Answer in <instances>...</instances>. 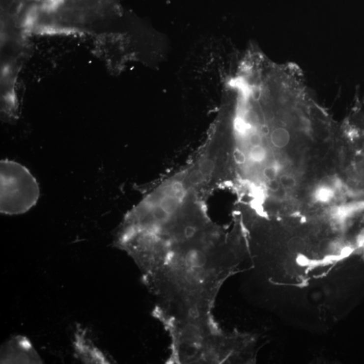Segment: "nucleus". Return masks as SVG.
<instances>
[{"instance_id":"1","label":"nucleus","mask_w":364,"mask_h":364,"mask_svg":"<svg viewBox=\"0 0 364 364\" xmlns=\"http://www.w3.org/2000/svg\"><path fill=\"white\" fill-rule=\"evenodd\" d=\"M121 15L118 0H35L32 24L38 34L112 33Z\"/></svg>"},{"instance_id":"2","label":"nucleus","mask_w":364,"mask_h":364,"mask_svg":"<svg viewBox=\"0 0 364 364\" xmlns=\"http://www.w3.org/2000/svg\"><path fill=\"white\" fill-rule=\"evenodd\" d=\"M30 33L27 0H1V112L10 120L19 116L16 81Z\"/></svg>"},{"instance_id":"3","label":"nucleus","mask_w":364,"mask_h":364,"mask_svg":"<svg viewBox=\"0 0 364 364\" xmlns=\"http://www.w3.org/2000/svg\"><path fill=\"white\" fill-rule=\"evenodd\" d=\"M0 211L8 215L27 213L37 204L39 184L29 170L16 161L0 163Z\"/></svg>"},{"instance_id":"4","label":"nucleus","mask_w":364,"mask_h":364,"mask_svg":"<svg viewBox=\"0 0 364 364\" xmlns=\"http://www.w3.org/2000/svg\"><path fill=\"white\" fill-rule=\"evenodd\" d=\"M1 363H41L28 339L17 336L8 342L1 351Z\"/></svg>"},{"instance_id":"5","label":"nucleus","mask_w":364,"mask_h":364,"mask_svg":"<svg viewBox=\"0 0 364 364\" xmlns=\"http://www.w3.org/2000/svg\"><path fill=\"white\" fill-rule=\"evenodd\" d=\"M77 347L79 354L82 357H84V360L90 362H97V363H105L104 356L101 354L100 351H96L95 347L86 343L84 340H82V338L80 337L79 335L77 338Z\"/></svg>"},{"instance_id":"6","label":"nucleus","mask_w":364,"mask_h":364,"mask_svg":"<svg viewBox=\"0 0 364 364\" xmlns=\"http://www.w3.org/2000/svg\"><path fill=\"white\" fill-rule=\"evenodd\" d=\"M271 139L273 145L276 147L282 148L289 143L290 135L287 130L282 128H278L273 130Z\"/></svg>"},{"instance_id":"7","label":"nucleus","mask_w":364,"mask_h":364,"mask_svg":"<svg viewBox=\"0 0 364 364\" xmlns=\"http://www.w3.org/2000/svg\"><path fill=\"white\" fill-rule=\"evenodd\" d=\"M180 200H179V199H177L176 197L174 196L168 195L162 197L161 200H159V202H157L160 204V205L162 206V207L164 208V209L166 210L168 213L173 214L176 211L177 208H178L179 204H180Z\"/></svg>"},{"instance_id":"8","label":"nucleus","mask_w":364,"mask_h":364,"mask_svg":"<svg viewBox=\"0 0 364 364\" xmlns=\"http://www.w3.org/2000/svg\"><path fill=\"white\" fill-rule=\"evenodd\" d=\"M215 169V164L210 159H204L199 164L198 170L204 176H209L213 173Z\"/></svg>"},{"instance_id":"9","label":"nucleus","mask_w":364,"mask_h":364,"mask_svg":"<svg viewBox=\"0 0 364 364\" xmlns=\"http://www.w3.org/2000/svg\"><path fill=\"white\" fill-rule=\"evenodd\" d=\"M250 157L253 161L260 162L265 158V149L261 145L252 146L250 152Z\"/></svg>"},{"instance_id":"10","label":"nucleus","mask_w":364,"mask_h":364,"mask_svg":"<svg viewBox=\"0 0 364 364\" xmlns=\"http://www.w3.org/2000/svg\"><path fill=\"white\" fill-rule=\"evenodd\" d=\"M171 190L173 195L180 201L184 198L185 190L184 184L180 182H175L171 184Z\"/></svg>"},{"instance_id":"11","label":"nucleus","mask_w":364,"mask_h":364,"mask_svg":"<svg viewBox=\"0 0 364 364\" xmlns=\"http://www.w3.org/2000/svg\"><path fill=\"white\" fill-rule=\"evenodd\" d=\"M333 192L327 188L318 190L316 194V198L320 201H327L332 197Z\"/></svg>"},{"instance_id":"12","label":"nucleus","mask_w":364,"mask_h":364,"mask_svg":"<svg viewBox=\"0 0 364 364\" xmlns=\"http://www.w3.org/2000/svg\"><path fill=\"white\" fill-rule=\"evenodd\" d=\"M203 177L204 175L198 169L195 170V171L190 173L189 176H188V180L191 184L197 185L200 184L203 180Z\"/></svg>"},{"instance_id":"13","label":"nucleus","mask_w":364,"mask_h":364,"mask_svg":"<svg viewBox=\"0 0 364 364\" xmlns=\"http://www.w3.org/2000/svg\"><path fill=\"white\" fill-rule=\"evenodd\" d=\"M280 186L285 188H291L296 185V180L293 177L288 175H282L280 179Z\"/></svg>"},{"instance_id":"14","label":"nucleus","mask_w":364,"mask_h":364,"mask_svg":"<svg viewBox=\"0 0 364 364\" xmlns=\"http://www.w3.org/2000/svg\"><path fill=\"white\" fill-rule=\"evenodd\" d=\"M355 177L360 181L364 182V163H358L354 166Z\"/></svg>"},{"instance_id":"15","label":"nucleus","mask_w":364,"mask_h":364,"mask_svg":"<svg viewBox=\"0 0 364 364\" xmlns=\"http://www.w3.org/2000/svg\"><path fill=\"white\" fill-rule=\"evenodd\" d=\"M263 174L268 181L276 180L277 175L276 168L272 166L267 167L264 169Z\"/></svg>"},{"instance_id":"16","label":"nucleus","mask_w":364,"mask_h":364,"mask_svg":"<svg viewBox=\"0 0 364 364\" xmlns=\"http://www.w3.org/2000/svg\"><path fill=\"white\" fill-rule=\"evenodd\" d=\"M233 159L236 164L239 165H243L245 164L246 161V157L245 154L243 153L241 150L236 148L233 153Z\"/></svg>"},{"instance_id":"17","label":"nucleus","mask_w":364,"mask_h":364,"mask_svg":"<svg viewBox=\"0 0 364 364\" xmlns=\"http://www.w3.org/2000/svg\"><path fill=\"white\" fill-rule=\"evenodd\" d=\"M249 142L252 146L261 145V136L256 133L252 134L249 138Z\"/></svg>"},{"instance_id":"18","label":"nucleus","mask_w":364,"mask_h":364,"mask_svg":"<svg viewBox=\"0 0 364 364\" xmlns=\"http://www.w3.org/2000/svg\"><path fill=\"white\" fill-rule=\"evenodd\" d=\"M269 188L270 190H272L273 192H276L277 190L280 189V183L276 180L269 181Z\"/></svg>"},{"instance_id":"19","label":"nucleus","mask_w":364,"mask_h":364,"mask_svg":"<svg viewBox=\"0 0 364 364\" xmlns=\"http://www.w3.org/2000/svg\"><path fill=\"white\" fill-rule=\"evenodd\" d=\"M260 132H261L262 135L264 136H267L268 135H269V127L267 126V125H264V126H262L261 127V128H260Z\"/></svg>"}]
</instances>
